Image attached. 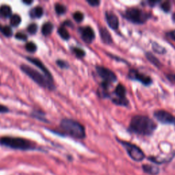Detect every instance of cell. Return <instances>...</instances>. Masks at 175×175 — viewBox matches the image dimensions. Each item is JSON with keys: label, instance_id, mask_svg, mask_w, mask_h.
<instances>
[{"label": "cell", "instance_id": "obj_39", "mask_svg": "<svg viewBox=\"0 0 175 175\" xmlns=\"http://www.w3.org/2000/svg\"><path fill=\"white\" fill-rule=\"evenodd\" d=\"M23 3H24V4H31V3H32V2H31V1H30V2L23 1Z\"/></svg>", "mask_w": 175, "mask_h": 175}, {"label": "cell", "instance_id": "obj_2", "mask_svg": "<svg viewBox=\"0 0 175 175\" xmlns=\"http://www.w3.org/2000/svg\"><path fill=\"white\" fill-rule=\"evenodd\" d=\"M60 127L66 133L73 138L83 139L85 136V128L81 124L71 119H64L60 123Z\"/></svg>", "mask_w": 175, "mask_h": 175}, {"label": "cell", "instance_id": "obj_28", "mask_svg": "<svg viewBox=\"0 0 175 175\" xmlns=\"http://www.w3.org/2000/svg\"><path fill=\"white\" fill-rule=\"evenodd\" d=\"M84 14L82 13L81 12H75L74 14H73V19H74V20L77 22V23H80L81 21H83L84 19Z\"/></svg>", "mask_w": 175, "mask_h": 175}, {"label": "cell", "instance_id": "obj_36", "mask_svg": "<svg viewBox=\"0 0 175 175\" xmlns=\"http://www.w3.org/2000/svg\"><path fill=\"white\" fill-rule=\"evenodd\" d=\"M168 36H169L172 39L175 40V30L170 31L169 34H168Z\"/></svg>", "mask_w": 175, "mask_h": 175}, {"label": "cell", "instance_id": "obj_13", "mask_svg": "<svg viewBox=\"0 0 175 175\" xmlns=\"http://www.w3.org/2000/svg\"><path fill=\"white\" fill-rule=\"evenodd\" d=\"M100 36L103 42L106 44H110L112 43V38L111 34L107 29L105 27H101L99 29Z\"/></svg>", "mask_w": 175, "mask_h": 175}, {"label": "cell", "instance_id": "obj_20", "mask_svg": "<svg viewBox=\"0 0 175 175\" xmlns=\"http://www.w3.org/2000/svg\"><path fill=\"white\" fill-rule=\"evenodd\" d=\"M146 56L149 61H150L152 65H154L155 66H157V67H159V66L161 65V63L160 61H159V60L156 58L155 56L152 55L151 53H149V52L146 53Z\"/></svg>", "mask_w": 175, "mask_h": 175}, {"label": "cell", "instance_id": "obj_12", "mask_svg": "<svg viewBox=\"0 0 175 175\" xmlns=\"http://www.w3.org/2000/svg\"><path fill=\"white\" fill-rule=\"evenodd\" d=\"M27 60H29L30 62L34 64V65H36L37 67H39L41 71L44 73V74L47 78H48L51 81H53V77L52 74H51L50 72L49 71V70L45 67V66L43 65L42 62L40 61L39 60H38L36 58H31V57H27Z\"/></svg>", "mask_w": 175, "mask_h": 175}, {"label": "cell", "instance_id": "obj_4", "mask_svg": "<svg viewBox=\"0 0 175 175\" xmlns=\"http://www.w3.org/2000/svg\"><path fill=\"white\" fill-rule=\"evenodd\" d=\"M0 144L8 147L20 150H28L33 148V144L31 142L23 138L14 137H3L0 138Z\"/></svg>", "mask_w": 175, "mask_h": 175}, {"label": "cell", "instance_id": "obj_25", "mask_svg": "<svg viewBox=\"0 0 175 175\" xmlns=\"http://www.w3.org/2000/svg\"><path fill=\"white\" fill-rule=\"evenodd\" d=\"M0 30L4 36L7 37H10L12 35V30L11 27L9 26H2L0 27Z\"/></svg>", "mask_w": 175, "mask_h": 175}, {"label": "cell", "instance_id": "obj_18", "mask_svg": "<svg viewBox=\"0 0 175 175\" xmlns=\"http://www.w3.org/2000/svg\"><path fill=\"white\" fill-rule=\"evenodd\" d=\"M0 14L4 17H11L12 9L8 5H3L0 7Z\"/></svg>", "mask_w": 175, "mask_h": 175}, {"label": "cell", "instance_id": "obj_11", "mask_svg": "<svg viewBox=\"0 0 175 175\" xmlns=\"http://www.w3.org/2000/svg\"><path fill=\"white\" fill-rule=\"evenodd\" d=\"M106 19L107 24L112 30H117L119 26V21L117 16L112 11H106Z\"/></svg>", "mask_w": 175, "mask_h": 175}, {"label": "cell", "instance_id": "obj_9", "mask_svg": "<svg viewBox=\"0 0 175 175\" xmlns=\"http://www.w3.org/2000/svg\"><path fill=\"white\" fill-rule=\"evenodd\" d=\"M129 77L132 80H135L140 81L142 84L145 85H150L152 83V79L150 77L146 76L142 73H139L136 70H130L129 72Z\"/></svg>", "mask_w": 175, "mask_h": 175}, {"label": "cell", "instance_id": "obj_14", "mask_svg": "<svg viewBox=\"0 0 175 175\" xmlns=\"http://www.w3.org/2000/svg\"><path fill=\"white\" fill-rule=\"evenodd\" d=\"M109 87L110 84L102 82L100 87L98 89V94L101 98H106L109 97Z\"/></svg>", "mask_w": 175, "mask_h": 175}, {"label": "cell", "instance_id": "obj_5", "mask_svg": "<svg viewBox=\"0 0 175 175\" xmlns=\"http://www.w3.org/2000/svg\"><path fill=\"white\" fill-rule=\"evenodd\" d=\"M124 16L127 20L135 24L144 23L151 17V15L148 12L135 7L127 8Z\"/></svg>", "mask_w": 175, "mask_h": 175}, {"label": "cell", "instance_id": "obj_24", "mask_svg": "<svg viewBox=\"0 0 175 175\" xmlns=\"http://www.w3.org/2000/svg\"><path fill=\"white\" fill-rule=\"evenodd\" d=\"M58 32L60 36H61L63 39L68 40L70 38V34L69 33V31L65 27H60L58 30Z\"/></svg>", "mask_w": 175, "mask_h": 175}, {"label": "cell", "instance_id": "obj_31", "mask_svg": "<svg viewBox=\"0 0 175 175\" xmlns=\"http://www.w3.org/2000/svg\"><path fill=\"white\" fill-rule=\"evenodd\" d=\"M37 30H38V26L35 23H31L27 27V31L31 34L36 33L37 31Z\"/></svg>", "mask_w": 175, "mask_h": 175}, {"label": "cell", "instance_id": "obj_7", "mask_svg": "<svg viewBox=\"0 0 175 175\" xmlns=\"http://www.w3.org/2000/svg\"><path fill=\"white\" fill-rule=\"evenodd\" d=\"M96 70L98 75L100 76V77L103 79V82H106L110 84L111 83H114L117 80L115 73L109 69L102 66H98L96 67Z\"/></svg>", "mask_w": 175, "mask_h": 175}, {"label": "cell", "instance_id": "obj_10", "mask_svg": "<svg viewBox=\"0 0 175 175\" xmlns=\"http://www.w3.org/2000/svg\"><path fill=\"white\" fill-rule=\"evenodd\" d=\"M80 34L83 40L88 44H91L95 39L94 31L90 26L81 27L80 29Z\"/></svg>", "mask_w": 175, "mask_h": 175}, {"label": "cell", "instance_id": "obj_33", "mask_svg": "<svg viewBox=\"0 0 175 175\" xmlns=\"http://www.w3.org/2000/svg\"><path fill=\"white\" fill-rule=\"evenodd\" d=\"M57 64H58V65L60 66V67L63 69L67 68L69 66L67 62L64 61V60H58V61H57Z\"/></svg>", "mask_w": 175, "mask_h": 175}, {"label": "cell", "instance_id": "obj_27", "mask_svg": "<svg viewBox=\"0 0 175 175\" xmlns=\"http://www.w3.org/2000/svg\"><path fill=\"white\" fill-rule=\"evenodd\" d=\"M25 49L30 53L35 52L36 51V45L32 42H28L26 44H25Z\"/></svg>", "mask_w": 175, "mask_h": 175}, {"label": "cell", "instance_id": "obj_17", "mask_svg": "<svg viewBox=\"0 0 175 175\" xmlns=\"http://www.w3.org/2000/svg\"><path fill=\"white\" fill-rule=\"evenodd\" d=\"M30 17L31 18H40L43 15V10L40 6H37L31 9L30 12Z\"/></svg>", "mask_w": 175, "mask_h": 175}, {"label": "cell", "instance_id": "obj_8", "mask_svg": "<svg viewBox=\"0 0 175 175\" xmlns=\"http://www.w3.org/2000/svg\"><path fill=\"white\" fill-rule=\"evenodd\" d=\"M154 116L158 121L163 124L175 125V116L165 110H157L154 112Z\"/></svg>", "mask_w": 175, "mask_h": 175}, {"label": "cell", "instance_id": "obj_30", "mask_svg": "<svg viewBox=\"0 0 175 175\" xmlns=\"http://www.w3.org/2000/svg\"><path fill=\"white\" fill-rule=\"evenodd\" d=\"M161 8L165 12H168L171 10V4L169 1L164 2L161 4Z\"/></svg>", "mask_w": 175, "mask_h": 175}, {"label": "cell", "instance_id": "obj_32", "mask_svg": "<svg viewBox=\"0 0 175 175\" xmlns=\"http://www.w3.org/2000/svg\"><path fill=\"white\" fill-rule=\"evenodd\" d=\"M15 37H16V39H17L19 40H25L27 39V35L23 33H21V32L17 33V34L15 35Z\"/></svg>", "mask_w": 175, "mask_h": 175}, {"label": "cell", "instance_id": "obj_15", "mask_svg": "<svg viewBox=\"0 0 175 175\" xmlns=\"http://www.w3.org/2000/svg\"><path fill=\"white\" fill-rule=\"evenodd\" d=\"M114 94L116 95V98H126V88L123 85L119 84L117 85L115 90H114Z\"/></svg>", "mask_w": 175, "mask_h": 175}, {"label": "cell", "instance_id": "obj_26", "mask_svg": "<svg viewBox=\"0 0 175 175\" xmlns=\"http://www.w3.org/2000/svg\"><path fill=\"white\" fill-rule=\"evenodd\" d=\"M55 10L57 14L63 15L65 14L66 11V8L65 6L60 4H56L55 6Z\"/></svg>", "mask_w": 175, "mask_h": 175}, {"label": "cell", "instance_id": "obj_35", "mask_svg": "<svg viewBox=\"0 0 175 175\" xmlns=\"http://www.w3.org/2000/svg\"><path fill=\"white\" fill-rule=\"evenodd\" d=\"M8 112V107H6L4 106H2V105H0V113H5Z\"/></svg>", "mask_w": 175, "mask_h": 175}, {"label": "cell", "instance_id": "obj_29", "mask_svg": "<svg viewBox=\"0 0 175 175\" xmlns=\"http://www.w3.org/2000/svg\"><path fill=\"white\" fill-rule=\"evenodd\" d=\"M73 52L75 53V56L78 57V58H83V57L85 56V52L83 49H80V48H77V47H74L73 49Z\"/></svg>", "mask_w": 175, "mask_h": 175}, {"label": "cell", "instance_id": "obj_40", "mask_svg": "<svg viewBox=\"0 0 175 175\" xmlns=\"http://www.w3.org/2000/svg\"><path fill=\"white\" fill-rule=\"evenodd\" d=\"M172 19H173V20L174 22H175V12L174 13L173 15V17H172Z\"/></svg>", "mask_w": 175, "mask_h": 175}, {"label": "cell", "instance_id": "obj_6", "mask_svg": "<svg viewBox=\"0 0 175 175\" xmlns=\"http://www.w3.org/2000/svg\"><path fill=\"white\" fill-rule=\"evenodd\" d=\"M124 147L125 148L127 153L129 155L133 160L135 161H140L143 160L145 157V155L143 151L138 146L131 143L125 141H120Z\"/></svg>", "mask_w": 175, "mask_h": 175}, {"label": "cell", "instance_id": "obj_34", "mask_svg": "<svg viewBox=\"0 0 175 175\" xmlns=\"http://www.w3.org/2000/svg\"><path fill=\"white\" fill-rule=\"evenodd\" d=\"M86 2L91 6H98L100 4V2L98 1V0H88Z\"/></svg>", "mask_w": 175, "mask_h": 175}, {"label": "cell", "instance_id": "obj_16", "mask_svg": "<svg viewBox=\"0 0 175 175\" xmlns=\"http://www.w3.org/2000/svg\"><path fill=\"white\" fill-rule=\"evenodd\" d=\"M143 170H144L146 173L150 174H157L160 172V169L157 167L152 166L151 165L145 164L142 165Z\"/></svg>", "mask_w": 175, "mask_h": 175}, {"label": "cell", "instance_id": "obj_23", "mask_svg": "<svg viewBox=\"0 0 175 175\" xmlns=\"http://www.w3.org/2000/svg\"><path fill=\"white\" fill-rule=\"evenodd\" d=\"M114 103H115L118 106H127L129 105V101L127 98H114L112 99Z\"/></svg>", "mask_w": 175, "mask_h": 175}, {"label": "cell", "instance_id": "obj_22", "mask_svg": "<svg viewBox=\"0 0 175 175\" xmlns=\"http://www.w3.org/2000/svg\"><path fill=\"white\" fill-rule=\"evenodd\" d=\"M21 19L19 15H13L10 18V25L13 27H17L21 23Z\"/></svg>", "mask_w": 175, "mask_h": 175}, {"label": "cell", "instance_id": "obj_19", "mask_svg": "<svg viewBox=\"0 0 175 175\" xmlns=\"http://www.w3.org/2000/svg\"><path fill=\"white\" fill-rule=\"evenodd\" d=\"M53 25L52 23L50 22H47V23H45L42 27V33L44 36H48L52 31H53Z\"/></svg>", "mask_w": 175, "mask_h": 175}, {"label": "cell", "instance_id": "obj_21", "mask_svg": "<svg viewBox=\"0 0 175 175\" xmlns=\"http://www.w3.org/2000/svg\"><path fill=\"white\" fill-rule=\"evenodd\" d=\"M152 49L154 50V52L157 53L164 54L165 52H166V50H165L164 47H162L161 45H160V44H159L157 43H152Z\"/></svg>", "mask_w": 175, "mask_h": 175}, {"label": "cell", "instance_id": "obj_1", "mask_svg": "<svg viewBox=\"0 0 175 175\" xmlns=\"http://www.w3.org/2000/svg\"><path fill=\"white\" fill-rule=\"evenodd\" d=\"M157 129V124L150 118L136 115L132 118L129 125L130 131L142 135H151Z\"/></svg>", "mask_w": 175, "mask_h": 175}, {"label": "cell", "instance_id": "obj_37", "mask_svg": "<svg viewBox=\"0 0 175 175\" xmlns=\"http://www.w3.org/2000/svg\"><path fill=\"white\" fill-rule=\"evenodd\" d=\"M168 78L170 79V81H174L175 82V75H173V74H170V75H168Z\"/></svg>", "mask_w": 175, "mask_h": 175}, {"label": "cell", "instance_id": "obj_3", "mask_svg": "<svg viewBox=\"0 0 175 175\" xmlns=\"http://www.w3.org/2000/svg\"><path fill=\"white\" fill-rule=\"evenodd\" d=\"M21 69L25 74L29 76L31 79H33L36 84L40 85V86L48 88L49 90H53L55 88L53 81L49 80L48 78L44 77L45 76L41 75L39 72H38L35 69L30 67V66L23 65H21Z\"/></svg>", "mask_w": 175, "mask_h": 175}, {"label": "cell", "instance_id": "obj_38", "mask_svg": "<svg viewBox=\"0 0 175 175\" xmlns=\"http://www.w3.org/2000/svg\"><path fill=\"white\" fill-rule=\"evenodd\" d=\"M160 2H157V1H148V4L150 6H155L156 4H157V3H159Z\"/></svg>", "mask_w": 175, "mask_h": 175}]
</instances>
